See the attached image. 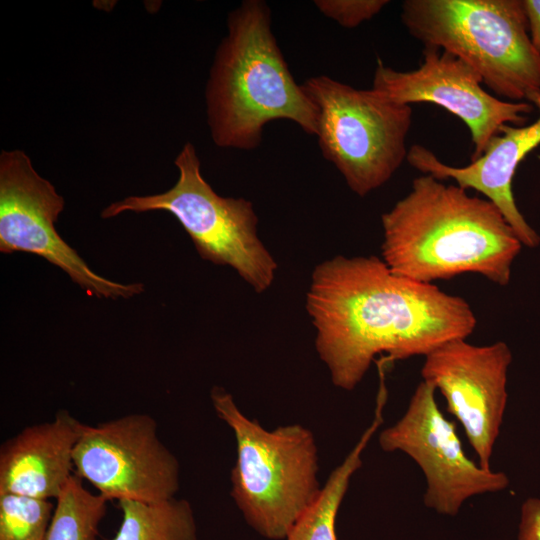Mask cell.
Here are the masks:
<instances>
[{"label": "cell", "mask_w": 540, "mask_h": 540, "mask_svg": "<svg viewBox=\"0 0 540 540\" xmlns=\"http://www.w3.org/2000/svg\"><path fill=\"white\" fill-rule=\"evenodd\" d=\"M526 100L539 111L536 121L529 125H503L483 154L463 167L443 163L431 150L412 145L406 160L423 174L438 180L452 179L467 190L474 189L491 201L505 217L523 246L535 248L540 235L530 226L518 209L512 182L520 162L540 144V89L528 94Z\"/></svg>", "instance_id": "4fadbf2b"}, {"label": "cell", "mask_w": 540, "mask_h": 540, "mask_svg": "<svg viewBox=\"0 0 540 540\" xmlns=\"http://www.w3.org/2000/svg\"><path fill=\"white\" fill-rule=\"evenodd\" d=\"M401 20L424 47L463 60L508 101L526 100L540 89V55L522 0H406Z\"/></svg>", "instance_id": "5b68a950"}, {"label": "cell", "mask_w": 540, "mask_h": 540, "mask_svg": "<svg viewBox=\"0 0 540 540\" xmlns=\"http://www.w3.org/2000/svg\"><path fill=\"white\" fill-rule=\"evenodd\" d=\"M302 87L318 109L322 154L348 187L364 197L389 181L408 154L410 105L324 75L308 78Z\"/></svg>", "instance_id": "52a82bcc"}, {"label": "cell", "mask_w": 540, "mask_h": 540, "mask_svg": "<svg viewBox=\"0 0 540 540\" xmlns=\"http://www.w3.org/2000/svg\"><path fill=\"white\" fill-rule=\"evenodd\" d=\"M315 6L326 17L345 28H355L372 19L389 1L387 0H317Z\"/></svg>", "instance_id": "d6986e66"}, {"label": "cell", "mask_w": 540, "mask_h": 540, "mask_svg": "<svg viewBox=\"0 0 540 540\" xmlns=\"http://www.w3.org/2000/svg\"><path fill=\"white\" fill-rule=\"evenodd\" d=\"M381 259L404 278L425 284L464 273L510 282L523 244L488 199L423 174L381 215Z\"/></svg>", "instance_id": "7a4b0ae2"}, {"label": "cell", "mask_w": 540, "mask_h": 540, "mask_svg": "<svg viewBox=\"0 0 540 540\" xmlns=\"http://www.w3.org/2000/svg\"><path fill=\"white\" fill-rule=\"evenodd\" d=\"M63 209V197L36 172L25 152H1L0 252L38 255L91 296L127 299L141 294L142 283L122 284L98 275L62 239L54 224Z\"/></svg>", "instance_id": "ba28073f"}, {"label": "cell", "mask_w": 540, "mask_h": 540, "mask_svg": "<svg viewBox=\"0 0 540 540\" xmlns=\"http://www.w3.org/2000/svg\"><path fill=\"white\" fill-rule=\"evenodd\" d=\"M83 424L60 410L6 440L0 448V494L56 499L74 474L73 451Z\"/></svg>", "instance_id": "5bb4252c"}, {"label": "cell", "mask_w": 540, "mask_h": 540, "mask_svg": "<svg viewBox=\"0 0 540 540\" xmlns=\"http://www.w3.org/2000/svg\"><path fill=\"white\" fill-rule=\"evenodd\" d=\"M511 362L512 352L504 341L478 346L458 338L428 353L421 368L423 381L441 392L479 465L487 470L503 423Z\"/></svg>", "instance_id": "7c38bea8"}, {"label": "cell", "mask_w": 540, "mask_h": 540, "mask_svg": "<svg viewBox=\"0 0 540 540\" xmlns=\"http://www.w3.org/2000/svg\"><path fill=\"white\" fill-rule=\"evenodd\" d=\"M532 46L540 55V0H522Z\"/></svg>", "instance_id": "44dd1931"}, {"label": "cell", "mask_w": 540, "mask_h": 540, "mask_svg": "<svg viewBox=\"0 0 540 540\" xmlns=\"http://www.w3.org/2000/svg\"><path fill=\"white\" fill-rule=\"evenodd\" d=\"M436 389L421 381L405 413L378 436L382 450L400 451L412 458L426 479L424 504L444 515H456L464 502L477 495L506 489L504 472L482 468L464 452L456 425L441 412Z\"/></svg>", "instance_id": "30bf717a"}, {"label": "cell", "mask_w": 540, "mask_h": 540, "mask_svg": "<svg viewBox=\"0 0 540 540\" xmlns=\"http://www.w3.org/2000/svg\"><path fill=\"white\" fill-rule=\"evenodd\" d=\"M210 398L216 415L236 441V461L230 474L232 499L259 535L284 540L323 487L313 433L301 424L265 429L247 417L223 387L214 386Z\"/></svg>", "instance_id": "277c9868"}, {"label": "cell", "mask_w": 540, "mask_h": 540, "mask_svg": "<svg viewBox=\"0 0 540 540\" xmlns=\"http://www.w3.org/2000/svg\"><path fill=\"white\" fill-rule=\"evenodd\" d=\"M306 310L315 348L337 388L352 391L379 355L389 363L426 356L469 337V303L433 284L393 273L377 256H335L312 272Z\"/></svg>", "instance_id": "6da1fadb"}, {"label": "cell", "mask_w": 540, "mask_h": 540, "mask_svg": "<svg viewBox=\"0 0 540 540\" xmlns=\"http://www.w3.org/2000/svg\"><path fill=\"white\" fill-rule=\"evenodd\" d=\"M54 508L49 499L0 494V540H46Z\"/></svg>", "instance_id": "ac0fdd59"}, {"label": "cell", "mask_w": 540, "mask_h": 540, "mask_svg": "<svg viewBox=\"0 0 540 540\" xmlns=\"http://www.w3.org/2000/svg\"><path fill=\"white\" fill-rule=\"evenodd\" d=\"M518 540H540V499L527 498L520 512Z\"/></svg>", "instance_id": "ffe728a7"}, {"label": "cell", "mask_w": 540, "mask_h": 540, "mask_svg": "<svg viewBox=\"0 0 540 540\" xmlns=\"http://www.w3.org/2000/svg\"><path fill=\"white\" fill-rule=\"evenodd\" d=\"M73 462L74 473L108 500L159 502L174 498L180 488L179 461L149 414L83 424Z\"/></svg>", "instance_id": "9c48e42d"}, {"label": "cell", "mask_w": 540, "mask_h": 540, "mask_svg": "<svg viewBox=\"0 0 540 540\" xmlns=\"http://www.w3.org/2000/svg\"><path fill=\"white\" fill-rule=\"evenodd\" d=\"M174 164L179 177L172 188L114 202L101 217L128 211H167L179 221L202 259L230 266L256 293L266 291L278 265L257 234L258 217L252 202L218 195L202 177L196 149L189 142Z\"/></svg>", "instance_id": "8992f818"}, {"label": "cell", "mask_w": 540, "mask_h": 540, "mask_svg": "<svg viewBox=\"0 0 540 540\" xmlns=\"http://www.w3.org/2000/svg\"><path fill=\"white\" fill-rule=\"evenodd\" d=\"M107 501L74 473L56 498L46 540H97Z\"/></svg>", "instance_id": "e0dca14e"}, {"label": "cell", "mask_w": 540, "mask_h": 540, "mask_svg": "<svg viewBox=\"0 0 540 540\" xmlns=\"http://www.w3.org/2000/svg\"><path fill=\"white\" fill-rule=\"evenodd\" d=\"M271 22L261 0L243 1L228 15L205 93L211 136L221 148H257L265 125L278 119L317 134L318 109L291 75Z\"/></svg>", "instance_id": "3957f363"}, {"label": "cell", "mask_w": 540, "mask_h": 540, "mask_svg": "<svg viewBox=\"0 0 540 540\" xmlns=\"http://www.w3.org/2000/svg\"><path fill=\"white\" fill-rule=\"evenodd\" d=\"M118 503L122 521L113 540H198L194 512L185 499Z\"/></svg>", "instance_id": "2e32d148"}, {"label": "cell", "mask_w": 540, "mask_h": 540, "mask_svg": "<svg viewBox=\"0 0 540 540\" xmlns=\"http://www.w3.org/2000/svg\"><path fill=\"white\" fill-rule=\"evenodd\" d=\"M423 57L417 69L407 72L378 59L372 89L401 104H436L461 119L473 143L471 161L483 154L503 125H524L525 115L534 108L529 102L494 97L483 89L482 78L470 65L447 51L424 47Z\"/></svg>", "instance_id": "8fae6325"}, {"label": "cell", "mask_w": 540, "mask_h": 540, "mask_svg": "<svg viewBox=\"0 0 540 540\" xmlns=\"http://www.w3.org/2000/svg\"><path fill=\"white\" fill-rule=\"evenodd\" d=\"M386 390H379L374 418L344 460L330 473L317 500L294 523L284 540H338L336 518L362 454L383 423Z\"/></svg>", "instance_id": "9a60e30c"}]
</instances>
